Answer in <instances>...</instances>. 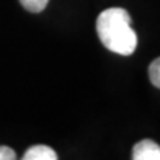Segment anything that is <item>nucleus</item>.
<instances>
[{"mask_svg": "<svg viewBox=\"0 0 160 160\" xmlns=\"http://www.w3.org/2000/svg\"><path fill=\"white\" fill-rule=\"evenodd\" d=\"M149 78H150L152 85L160 88V57L152 61V64L149 65Z\"/></svg>", "mask_w": 160, "mask_h": 160, "instance_id": "39448f33", "label": "nucleus"}, {"mask_svg": "<svg viewBox=\"0 0 160 160\" xmlns=\"http://www.w3.org/2000/svg\"><path fill=\"white\" fill-rule=\"evenodd\" d=\"M134 160H160V145L152 139L139 141L132 149Z\"/></svg>", "mask_w": 160, "mask_h": 160, "instance_id": "f03ea898", "label": "nucleus"}, {"mask_svg": "<svg viewBox=\"0 0 160 160\" xmlns=\"http://www.w3.org/2000/svg\"><path fill=\"white\" fill-rule=\"evenodd\" d=\"M17 154L15 150L7 147V145H0V160H15Z\"/></svg>", "mask_w": 160, "mask_h": 160, "instance_id": "423d86ee", "label": "nucleus"}, {"mask_svg": "<svg viewBox=\"0 0 160 160\" xmlns=\"http://www.w3.org/2000/svg\"><path fill=\"white\" fill-rule=\"evenodd\" d=\"M97 33L101 44L111 52L131 56L137 48V34L131 26V15L119 7L106 8L100 13Z\"/></svg>", "mask_w": 160, "mask_h": 160, "instance_id": "f257e3e1", "label": "nucleus"}, {"mask_svg": "<svg viewBox=\"0 0 160 160\" xmlns=\"http://www.w3.org/2000/svg\"><path fill=\"white\" fill-rule=\"evenodd\" d=\"M49 0H20V3L23 5V8H26L31 13H39L48 7Z\"/></svg>", "mask_w": 160, "mask_h": 160, "instance_id": "20e7f679", "label": "nucleus"}, {"mask_svg": "<svg viewBox=\"0 0 160 160\" xmlns=\"http://www.w3.org/2000/svg\"><path fill=\"white\" fill-rule=\"evenodd\" d=\"M23 160H57V154L48 145H33L25 152Z\"/></svg>", "mask_w": 160, "mask_h": 160, "instance_id": "7ed1b4c3", "label": "nucleus"}]
</instances>
